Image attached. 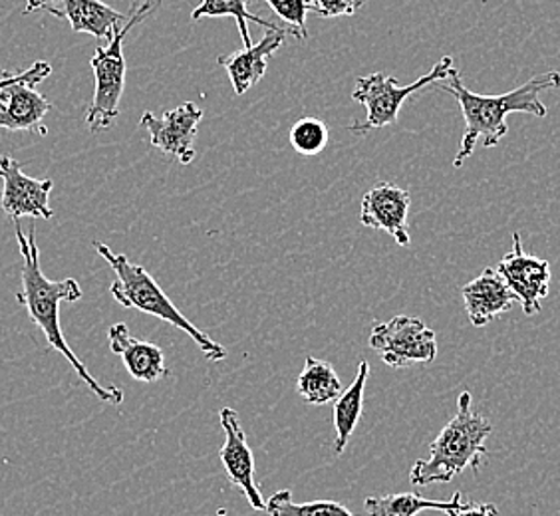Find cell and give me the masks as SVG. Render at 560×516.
I'll return each mask as SVG.
<instances>
[{
	"mask_svg": "<svg viewBox=\"0 0 560 516\" xmlns=\"http://www.w3.org/2000/svg\"><path fill=\"white\" fill-rule=\"evenodd\" d=\"M491 433L493 423L475 411L474 396L464 391L457 399V413L431 443L430 457L413 462L411 484L450 483L467 469L479 471L489 457L486 442Z\"/></svg>",
	"mask_w": 560,
	"mask_h": 516,
	"instance_id": "cell-3",
	"label": "cell"
},
{
	"mask_svg": "<svg viewBox=\"0 0 560 516\" xmlns=\"http://www.w3.org/2000/svg\"><path fill=\"white\" fill-rule=\"evenodd\" d=\"M292 150L299 155H318L328 145V128L323 119L302 118L294 124L289 133Z\"/></svg>",
	"mask_w": 560,
	"mask_h": 516,
	"instance_id": "cell-23",
	"label": "cell"
},
{
	"mask_svg": "<svg viewBox=\"0 0 560 516\" xmlns=\"http://www.w3.org/2000/svg\"><path fill=\"white\" fill-rule=\"evenodd\" d=\"M248 4L250 0H243ZM269 4L272 12L279 16L280 21H284L287 28L291 31V36L296 40L306 43L308 40V28H306V16H308V4L306 0H265Z\"/></svg>",
	"mask_w": 560,
	"mask_h": 516,
	"instance_id": "cell-24",
	"label": "cell"
},
{
	"mask_svg": "<svg viewBox=\"0 0 560 516\" xmlns=\"http://www.w3.org/2000/svg\"><path fill=\"white\" fill-rule=\"evenodd\" d=\"M31 233L24 235L21 221H14V235L19 241L22 255V291L16 294V301L26 308V313L46 336L48 345L58 354L65 355L68 364L74 367L78 377L86 384L92 394L100 401H106L112 406L124 403V391L116 386L104 387L96 377L88 372L82 360L72 352V348L66 342L62 326H60V304L62 302H78L82 298V289L74 279L50 280L40 269V250L34 241V226L28 228Z\"/></svg>",
	"mask_w": 560,
	"mask_h": 516,
	"instance_id": "cell-1",
	"label": "cell"
},
{
	"mask_svg": "<svg viewBox=\"0 0 560 516\" xmlns=\"http://www.w3.org/2000/svg\"><path fill=\"white\" fill-rule=\"evenodd\" d=\"M270 516H355L336 501L294 503L291 491H279L267 501Z\"/></svg>",
	"mask_w": 560,
	"mask_h": 516,
	"instance_id": "cell-22",
	"label": "cell"
},
{
	"mask_svg": "<svg viewBox=\"0 0 560 516\" xmlns=\"http://www.w3.org/2000/svg\"><path fill=\"white\" fill-rule=\"evenodd\" d=\"M452 70V56H443L442 60L433 66L428 74L421 75L420 80H416L410 86H399L398 78L382 74V72L358 78L352 99L368 109V116L364 121H355L348 129L355 136H366L374 129L396 124L399 118V109L408 97L435 82L447 80Z\"/></svg>",
	"mask_w": 560,
	"mask_h": 516,
	"instance_id": "cell-6",
	"label": "cell"
},
{
	"mask_svg": "<svg viewBox=\"0 0 560 516\" xmlns=\"http://www.w3.org/2000/svg\"><path fill=\"white\" fill-rule=\"evenodd\" d=\"M231 16L237 22L238 33H241V40L245 44V48L253 46L250 43V33H248V22H257L260 26H265L267 31H277L275 22L265 21L257 14L248 11L247 4L243 0H201L199 7L191 12V21H201V19H225Z\"/></svg>",
	"mask_w": 560,
	"mask_h": 516,
	"instance_id": "cell-21",
	"label": "cell"
},
{
	"mask_svg": "<svg viewBox=\"0 0 560 516\" xmlns=\"http://www.w3.org/2000/svg\"><path fill=\"white\" fill-rule=\"evenodd\" d=\"M345 387L335 367L318 357H306L301 376L296 377V394L311 406H326L342 396Z\"/></svg>",
	"mask_w": 560,
	"mask_h": 516,
	"instance_id": "cell-19",
	"label": "cell"
},
{
	"mask_svg": "<svg viewBox=\"0 0 560 516\" xmlns=\"http://www.w3.org/2000/svg\"><path fill=\"white\" fill-rule=\"evenodd\" d=\"M308 9L323 19L352 16L358 9L364 7V0H306Z\"/></svg>",
	"mask_w": 560,
	"mask_h": 516,
	"instance_id": "cell-26",
	"label": "cell"
},
{
	"mask_svg": "<svg viewBox=\"0 0 560 516\" xmlns=\"http://www.w3.org/2000/svg\"><path fill=\"white\" fill-rule=\"evenodd\" d=\"M219 420L225 431V445L219 452V459L225 467L229 481L243 491L248 505L255 511H267V501L260 495L259 483L255 479V457L248 447L247 433L241 425L237 411L223 408L219 411Z\"/></svg>",
	"mask_w": 560,
	"mask_h": 516,
	"instance_id": "cell-11",
	"label": "cell"
},
{
	"mask_svg": "<svg viewBox=\"0 0 560 516\" xmlns=\"http://www.w3.org/2000/svg\"><path fill=\"white\" fill-rule=\"evenodd\" d=\"M50 72H52V66L48 64V62H36L28 70H21V72H14V74L0 70V92L4 87L14 86V84L36 86V84L44 82L50 75Z\"/></svg>",
	"mask_w": 560,
	"mask_h": 516,
	"instance_id": "cell-25",
	"label": "cell"
},
{
	"mask_svg": "<svg viewBox=\"0 0 560 516\" xmlns=\"http://www.w3.org/2000/svg\"><path fill=\"white\" fill-rule=\"evenodd\" d=\"M370 348L394 370L431 364L438 357V333L420 318L396 316L372 326Z\"/></svg>",
	"mask_w": 560,
	"mask_h": 516,
	"instance_id": "cell-7",
	"label": "cell"
},
{
	"mask_svg": "<svg viewBox=\"0 0 560 516\" xmlns=\"http://www.w3.org/2000/svg\"><path fill=\"white\" fill-rule=\"evenodd\" d=\"M0 179L2 195L0 209L11 215L14 221L22 216L31 219H52L55 211L50 209L48 199L55 189L52 179H33L22 172L21 163L11 155H0Z\"/></svg>",
	"mask_w": 560,
	"mask_h": 516,
	"instance_id": "cell-10",
	"label": "cell"
},
{
	"mask_svg": "<svg viewBox=\"0 0 560 516\" xmlns=\"http://www.w3.org/2000/svg\"><path fill=\"white\" fill-rule=\"evenodd\" d=\"M108 340L112 354L121 357L128 374L136 382L153 384L170 376L162 348L131 336L126 324H114L108 330Z\"/></svg>",
	"mask_w": 560,
	"mask_h": 516,
	"instance_id": "cell-15",
	"label": "cell"
},
{
	"mask_svg": "<svg viewBox=\"0 0 560 516\" xmlns=\"http://www.w3.org/2000/svg\"><path fill=\"white\" fill-rule=\"evenodd\" d=\"M48 11L70 22L74 33L92 34L97 40H112L126 14L114 11L102 0H28L24 12Z\"/></svg>",
	"mask_w": 560,
	"mask_h": 516,
	"instance_id": "cell-12",
	"label": "cell"
},
{
	"mask_svg": "<svg viewBox=\"0 0 560 516\" xmlns=\"http://www.w3.org/2000/svg\"><path fill=\"white\" fill-rule=\"evenodd\" d=\"M203 119V109L194 102H185L179 108L155 116L145 112L141 116L140 128L148 129L151 145L165 155H173L182 165H189L195 160V140L197 129Z\"/></svg>",
	"mask_w": 560,
	"mask_h": 516,
	"instance_id": "cell-9",
	"label": "cell"
},
{
	"mask_svg": "<svg viewBox=\"0 0 560 516\" xmlns=\"http://www.w3.org/2000/svg\"><path fill=\"white\" fill-rule=\"evenodd\" d=\"M411 197L406 189L394 184H380L372 187L360 204V223L388 233L399 247H410L411 237L408 231V211Z\"/></svg>",
	"mask_w": 560,
	"mask_h": 516,
	"instance_id": "cell-13",
	"label": "cell"
},
{
	"mask_svg": "<svg viewBox=\"0 0 560 516\" xmlns=\"http://www.w3.org/2000/svg\"><path fill=\"white\" fill-rule=\"evenodd\" d=\"M559 87L560 72L550 70L528 78L523 86L501 96H481L465 86L462 75L453 68L447 82L442 84V90L457 99L465 119L464 138L453 160V167H464V163L474 155L475 145L479 141H483L486 150L499 145V141L509 133V114H527L537 119L547 118L549 109L542 104L540 96Z\"/></svg>",
	"mask_w": 560,
	"mask_h": 516,
	"instance_id": "cell-2",
	"label": "cell"
},
{
	"mask_svg": "<svg viewBox=\"0 0 560 516\" xmlns=\"http://www.w3.org/2000/svg\"><path fill=\"white\" fill-rule=\"evenodd\" d=\"M462 296L469 322L474 324L475 328H483L487 324L493 322L497 316L509 313L517 302L515 294L509 291L503 277L491 267L483 270L477 279L467 282L462 289Z\"/></svg>",
	"mask_w": 560,
	"mask_h": 516,
	"instance_id": "cell-16",
	"label": "cell"
},
{
	"mask_svg": "<svg viewBox=\"0 0 560 516\" xmlns=\"http://www.w3.org/2000/svg\"><path fill=\"white\" fill-rule=\"evenodd\" d=\"M447 516H499V511L493 503H475V501H462Z\"/></svg>",
	"mask_w": 560,
	"mask_h": 516,
	"instance_id": "cell-27",
	"label": "cell"
},
{
	"mask_svg": "<svg viewBox=\"0 0 560 516\" xmlns=\"http://www.w3.org/2000/svg\"><path fill=\"white\" fill-rule=\"evenodd\" d=\"M289 34H291L289 28L267 31V34L262 36V40L259 44L237 50L233 55L219 56L217 58V64L225 68V72L229 74V80H231L237 96L247 94L250 87L259 84L260 78L267 72L270 58L284 44V38Z\"/></svg>",
	"mask_w": 560,
	"mask_h": 516,
	"instance_id": "cell-14",
	"label": "cell"
},
{
	"mask_svg": "<svg viewBox=\"0 0 560 516\" xmlns=\"http://www.w3.org/2000/svg\"><path fill=\"white\" fill-rule=\"evenodd\" d=\"M162 7V0H133L126 22L119 26L106 48L97 46L92 56V70L96 78V90L86 112L88 128L92 133L104 131L114 126L119 116V102L126 87V56L124 43L128 34L143 21L153 16Z\"/></svg>",
	"mask_w": 560,
	"mask_h": 516,
	"instance_id": "cell-5",
	"label": "cell"
},
{
	"mask_svg": "<svg viewBox=\"0 0 560 516\" xmlns=\"http://www.w3.org/2000/svg\"><path fill=\"white\" fill-rule=\"evenodd\" d=\"M462 501H464L462 493H455L450 501H430L416 493H398V495L368 496L364 508L368 516H416L423 511L450 513Z\"/></svg>",
	"mask_w": 560,
	"mask_h": 516,
	"instance_id": "cell-20",
	"label": "cell"
},
{
	"mask_svg": "<svg viewBox=\"0 0 560 516\" xmlns=\"http://www.w3.org/2000/svg\"><path fill=\"white\" fill-rule=\"evenodd\" d=\"M368 376H370V364L360 362L355 372L354 382L342 391V396L336 399L335 403V452L342 455L346 445L350 442L352 433L358 427V421L362 418L364 409V391H366Z\"/></svg>",
	"mask_w": 560,
	"mask_h": 516,
	"instance_id": "cell-18",
	"label": "cell"
},
{
	"mask_svg": "<svg viewBox=\"0 0 560 516\" xmlns=\"http://www.w3.org/2000/svg\"><path fill=\"white\" fill-rule=\"evenodd\" d=\"M94 247H96L97 255L104 258L112 270L116 272V280L112 282L109 292L119 306L136 308L140 313L150 314L170 326L179 328L182 332L187 333L194 340L195 344L199 345V350L211 362L225 360V348L215 342L211 336H207L201 328H197L194 322H189L148 270L131 262L126 255H116L108 245H104L100 241L94 243Z\"/></svg>",
	"mask_w": 560,
	"mask_h": 516,
	"instance_id": "cell-4",
	"label": "cell"
},
{
	"mask_svg": "<svg viewBox=\"0 0 560 516\" xmlns=\"http://www.w3.org/2000/svg\"><path fill=\"white\" fill-rule=\"evenodd\" d=\"M497 272L505 280L509 291L515 294L523 313L527 316L539 313L542 301L549 296L550 262L525 253L518 233H513V248L501 258Z\"/></svg>",
	"mask_w": 560,
	"mask_h": 516,
	"instance_id": "cell-8",
	"label": "cell"
},
{
	"mask_svg": "<svg viewBox=\"0 0 560 516\" xmlns=\"http://www.w3.org/2000/svg\"><path fill=\"white\" fill-rule=\"evenodd\" d=\"M52 104L28 84H14L0 92V129L48 136L43 119Z\"/></svg>",
	"mask_w": 560,
	"mask_h": 516,
	"instance_id": "cell-17",
	"label": "cell"
}]
</instances>
